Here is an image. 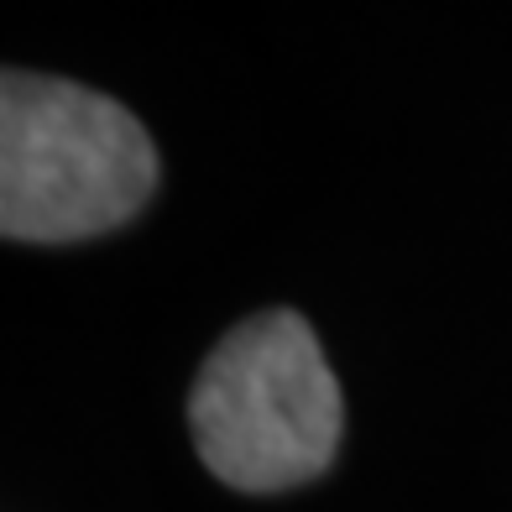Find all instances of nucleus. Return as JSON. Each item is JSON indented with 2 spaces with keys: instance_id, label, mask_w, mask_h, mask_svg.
<instances>
[{
  "instance_id": "f03ea898",
  "label": "nucleus",
  "mask_w": 512,
  "mask_h": 512,
  "mask_svg": "<svg viewBox=\"0 0 512 512\" xmlns=\"http://www.w3.org/2000/svg\"><path fill=\"white\" fill-rule=\"evenodd\" d=\"M199 460L225 486L283 492L314 481L340 445V382L293 309L236 324L189 392Z\"/></svg>"
},
{
  "instance_id": "f257e3e1",
  "label": "nucleus",
  "mask_w": 512,
  "mask_h": 512,
  "mask_svg": "<svg viewBox=\"0 0 512 512\" xmlns=\"http://www.w3.org/2000/svg\"><path fill=\"white\" fill-rule=\"evenodd\" d=\"M157 152L142 121L84 84L21 74L0 84V230L84 241L152 199Z\"/></svg>"
}]
</instances>
